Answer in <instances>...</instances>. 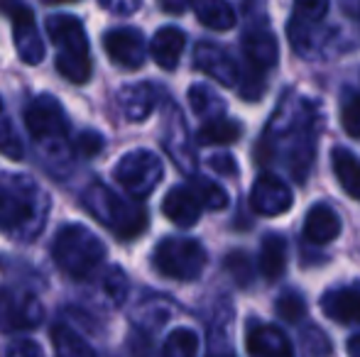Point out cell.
<instances>
[{
  "mask_svg": "<svg viewBox=\"0 0 360 357\" xmlns=\"http://www.w3.org/2000/svg\"><path fill=\"white\" fill-rule=\"evenodd\" d=\"M47 32L59 47L57 72L72 83H86L91 79L89 39L84 25L74 15H52L47 20Z\"/></svg>",
  "mask_w": 360,
  "mask_h": 357,
  "instance_id": "277c9868",
  "label": "cell"
},
{
  "mask_svg": "<svg viewBox=\"0 0 360 357\" xmlns=\"http://www.w3.org/2000/svg\"><path fill=\"white\" fill-rule=\"evenodd\" d=\"M105 10L110 13H120V15H130L140 8V0H98Z\"/></svg>",
  "mask_w": 360,
  "mask_h": 357,
  "instance_id": "8d00e7d4",
  "label": "cell"
},
{
  "mask_svg": "<svg viewBox=\"0 0 360 357\" xmlns=\"http://www.w3.org/2000/svg\"><path fill=\"white\" fill-rule=\"evenodd\" d=\"M199 350V335L189 328H176L162 345L160 357H196Z\"/></svg>",
  "mask_w": 360,
  "mask_h": 357,
  "instance_id": "4316f807",
  "label": "cell"
},
{
  "mask_svg": "<svg viewBox=\"0 0 360 357\" xmlns=\"http://www.w3.org/2000/svg\"><path fill=\"white\" fill-rule=\"evenodd\" d=\"M304 314H307V304H304V296L299 291H285L277 299V316L287 323H299Z\"/></svg>",
  "mask_w": 360,
  "mask_h": 357,
  "instance_id": "f546056e",
  "label": "cell"
},
{
  "mask_svg": "<svg viewBox=\"0 0 360 357\" xmlns=\"http://www.w3.org/2000/svg\"><path fill=\"white\" fill-rule=\"evenodd\" d=\"M103 47L105 54L110 57V62L123 69H140L145 64V39L140 29H110L103 37Z\"/></svg>",
  "mask_w": 360,
  "mask_h": 357,
  "instance_id": "4fadbf2b",
  "label": "cell"
},
{
  "mask_svg": "<svg viewBox=\"0 0 360 357\" xmlns=\"http://www.w3.org/2000/svg\"><path fill=\"white\" fill-rule=\"evenodd\" d=\"M302 348L307 357H328L331 353V343L319 328H307L302 333Z\"/></svg>",
  "mask_w": 360,
  "mask_h": 357,
  "instance_id": "1f68e13d",
  "label": "cell"
},
{
  "mask_svg": "<svg viewBox=\"0 0 360 357\" xmlns=\"http://www.w3.org/2000/svg\"><path fill=\"white\" fill-rule=\"evenodd\" d=\"M316 125L319 118L314 103L285 98L265 128V137L260 140V162L267 164L282 157L287 162L285 167L292 169L294 179H307L316 149Z\"/></svg>",
  "mask_w": 360,
  "mask_h": 357,
  "instance_id": "6da1fadb",
  "label": "cell"
},
{
  "mask_svg": "<svg viewBox=\"0 0 360 357\" xmlns=\"http://www.w3.org/2000/svg\"><path fill=\"white\" fill-rule=\"evenodd\" d=\"M113 177L125 191H130L138 198H145L157 189V184L165 177V164L150 149H133V152L118 159Z\"/></svg>",
  "mask_w": 360,
  "mask_h": 357,
  "instance_id": "8992f818",
  "label": "cell"
},
{
  "mask_svg": "<svg viewBox=\"0 0 360 357\" xmlns=\"http://www.w3.org/2000/svg\"><path fill=\"white\" fill-rule=\"evenodd\" d=\"M201 210H204V206L199 203L194 191L186 189V186H174V189H169V194L162 201V213L174 225H179V228H191V225L199 223Z\"/></svg>",
  "mask_w": 360,
  "mask_h": 357,
  "instance_id": "e0dca14e",
  "label": "cell"
},
{
  "mask_svg": "<svg viewBox=\"0 0 360 357\" xmlns=\"http://www.w3.org/2000/svg\"><path fill=\"white\" fill-rule=\"evenodd\" d=\"M194 15L204 27L226 32L236 25V13L226 0H191Z\"/></svg>",
  "mask_w": 360,
  "mask_h": 357,
  "instance_id": "44dd1931",
  "label": "cell"
},
{
  "mask_svg": "<svg viewBox=\"0 0 360 357\" xmlns=\"http://www.w3.org/2000/svg\"><path fill=\"white\" fill-rule=\"evenodd\" d=\"M348 355H351V357H360V333L353 335V338L348 340Z\"/></svg>",
  "mask_w": 360,
  "mask_h": 357,
  "instance_id": "f35d334b",
  "label": "cell"
},
{
  "mask_svg": "<svg viewBox=\"0 0 360 357\" xmlns=\"http://www.w3.org/2000/svg\"><path fill=\"white\" fill-rule=\"evenodd\" d=\"M84 206L96 220H101L120 240L138 238L147 228L145 206L120 198L115 191H110L108 186L98 184V181H94L84 191Z\"/></svg>",
  "mask_w": 360,
  "mask_h": 357,
  "instance_id": "7a4b0ae2",
  "label": "cell"
},
{
  "mask_svg": "<svg viewBox=\"0 0 360 357\" xmlns=\"http://www.w3.org/2000/svg\"><path fill=\"white\" fill-rule=\"evenodd\" d=\"M52 345L57 357H96L91 345L74 333L69 325H54L52 328Z\"/></svg>",
  "mask_w": 360,
  "mask_h": 357,
  "instance_id": "d4e9b609",
  "label": "cell"
},
{
  "mask_svg": "<svg viewBox=\"0 0 360 357\" xmlns=\"http://www.w3.org/2000/svg\"><path fill=\"white\" fill-rule=\"evenodd\" d=\"M226 271L233 276L238 286H250L252 281V264L245 252H231L226 257Z\"/></svg>",
  "mask_w": 360,
  "mask_h": 357,
  "instance_id": "4dcf8cb0",
  "label": "cell"
},
{
  "mask_svg": "<svg viewBox=\"0 0 360 357\" xmlns=\"http://www.w3.org/2000/svg\"><path fill=\"white\" fill-rule=\"evenodd\" d=\"M52 255L64 274L72 279H86L103 264L105 245L86 225L69 223L54 238Z\"/></svg>",
  "mask_w": 360,
  "mask_h": 357,
  "instance_id": "3957f363",
  "label": "cell"
},
{
  "mask_svg": "<svg viewBox=\"0 0 360 357\" xmlns=\"http://www.w3.org/2000/svg\"><path fill=\"white\" fill-rule=\"evenodd\" d=\"M243 125L238 120L231 118H214L206 120V125L199 130V142L201 144H233L236 140H240Z\"/></svg>",
  "mask_w": 360,
  "mask_h": 357,
  "instance_id": "cb8c5ba5",
  "label": "cell"
},
{
  "mask_svg": "<svg viewBox=\"0 0 360 357\" xmlns=\"http://www.w3.org/2000/svg\"><path fill=\"white\" fill-rule=\"evenodd\" d=\"M287 269V243L282 235H267L260 245V271L267 281H277Z\"/></svg>",
  "mask_w": 360,
  "mask_h": 357,
  "instance_id": "7402d4cb",
  "label": "cell"
},
{
  "mask_svg": "<svg viewBox=\"0 0 360 357\" xmlns=\"http://www.w3.org/2000/svg\"><path fill=\"white\" fill-rule=\"evenodd\" d=\"M44 318V309L32 294L22 289L0 291V330L18 333V330L37 328Z\"/></svg>",
  "mask_w": 360,
  "mask_h": 357,
  "instance_id": "ba28073f",
  "label": "cell"
},
{
  "mask_svg": "<svg viewBox=\"0 0 360 357\" xmlns=\"http://www.w3.org/2000/svg\"><path fill=\"white\" fill-rule=\"evenodd\" d=\"M103 149V137L98 133H81L76 137V152L84 154V157H96V154Z\"/></svg>",
  "mask_w": 360,
  "mask_h": 357,
  "instance_id": "836d02e7",
  "label": "cell"
},
{
  "mask_svg": "<svg viewBox=\"0 0 360 357\" xmlns=\"http://www.w3.org/2000/svg\"><path fill=\"white\" fill-rule=\"evenodd\" d=\"M47 5H62V3H76V0H42Z\"/></svg>",
  "mask_w": 360,
  "mask_h": 357,
  "instance_id": "ab89813d",
  "label": "cell"
},
{
  "mask_svg": "<svg viewBox=\"0 0 360 357\" xmlns=\"http://www.w3.org/2000/svg\"><path fill=\"white\" fill-rule=\"evenodd\" d=\"M341 235V218L326 203H316L304 218V238L314 245H326Z\"/></svg>",
  "mask_w": 360,
  "mask_h": 357,
  "instance_id": "ac0fdd59",
  "label": "cell"
},
{
  "mask_svg": "<svg viewBox=\"0 0 360 357\" xmlns=\"http://www.w3.org/2000/svg\"><path fill=\"white\" fill-rule=\"evenodd\" d=\"M191 191H194V196L199 198V203L206 206V208H211V210H221L228 206V194L221 189V186L214 184V181H209V179H194Z\"/></svg>",
  "mask_w": 360,
  "mask_h": 357,
  "instance_id": "83f0119b",
  "label": "cell"
},
{
  "mask_svg": "<svg viewBox=\"0 0 360 357\" xmlns=\"http://www.w3.org/2000/svg\"><path fill=\"white\" fill-rule=\"evenodd\" d=\"M191 0H160L162 10H167V13H184L186 8H189Z\"/></svg>",
  "mask_w": 360,
  "mask_h": 357,
  "instance_id": "74e56055",
  "label": "cell"
},
{
  "mask_svg": "<svg viewBox=\"0 0 360 357\" xmlns=\"http://www.w3.org/2000/svg\"><path fill=\"white\" fill-rule=\"evenodd\" d=\"M245 348L250 357H294L292 343L277 325H250Z\"/></svg>",
  "mask_w": 360,
  "mask_h": 357,
  "instance_id": "2e32d148",
  "label": "cell"
},
{
  "mask_svg": "<svg viewBox=\"0 0 360 357\" xmlns=\"http://www.w3.org/2000/svg\"><path fill=\"white\" fill-rule=\"evenodd\" d=\"M0 10L10 15L13 20V37L18 54L25 64H39L44 59V44L34 25V15L27 5L18 3V0H0Z\"/></svg>",
  "mask_w": 360,
  "mask_h": 357,
  "instance_id": "9c48e42d",
  "label": "cell"
},
{
  "mask_svg": "<svg viewBox=\"0 0 360 357\" xmlns=\"http://www.w3.org/2000/svg\"><path fill=\"white\" fill-rule=\"evenodd\" d=\"M186 44V34L179 27H162L157 29V34L152 37L150 52L152 59L157 62V67H162L165 72H174L176 64L181 59Z\"/></svg>",
  "mask_w": 360,
  "mask_h": 357,
  "instance_id": "d6986e66",
  "label": "cell"
},
{
  "mask_svg": "<svg viewBox=\"0 0 360 357\" xmlns=\"http://www.w3.org/2000/svg\"><path fill=\"white\" fill-rule=\"evenodd\" d=\"M120 110L130 120H145L155 108V88L150 83H133L118 93Z\"/></svg>",
  "mask_w": 360,
  "mask_h": 357,
  "instance_id": "ffe728a7",
  "label": "cell"
},
{
  "mask_svg": "<svg viewBox=\"0 0 360 357\" xmlns=\"http://www.w3.org/2000/svg\"><path fill=\"white\" fill-rule=\"evenodd\" d=\"M211 169L218 174H223V177H236L238 174V167H236V159L231 157V154H216V157L209 159Z\"/></svg>",
  "mask_w": 360,
  "mask_h": 357,
  "instance_id": "e575fe53",
  "label": "cell"
},
{
  "mask_svg": "<svg viewBox=\"0 0 360 357\" xmlns=\"http://www.w3.org/2000/svg\"><path fill=\"white\" fill-rule=\"evenodd\" d=\"M8 357H42V350L34 340H18L10 345Z\"/></svg>",
  "mask_w": 360,
  "mask_h": 357,
  "instance_id": "d590c367",
  "label": "cell"
},
{
  "mask_svg": "<svg viewBox=\"0 0 360 357\" xmlns=\"http://www.w3.org/2000/svg\"><path fill=\"white\" fill-rule=\"evenodd\" d=\"M152 262H155V269L162 276H169V279L176 281H194L204 271L209 255H206L204 245L199 240L167 238L157 245Z\"/></svg>",
  "mask_w": 360,
  "mask_h": 357,
  "instance_id": "5b68a950",
  "label": "cell"
},
{
  "mask_svg": "<svg viewBox=\"0 0 360 357\" xmlns=\"http://www.w3.org/2000/svg\"><path fill=\"white\" fill-rule=\"evenodd\" d=\"M25 125H27L30 135L37 140L59 137V135L67 133V115H64L57 98L39 95L25 110Z\"/></svg>",
  "mask_w": 360,
  "mask_h": 357,
  "instance_id": "8fae6325",
  "label": "cell"
},
{
  "mask_svg": "<svg viewBox=\"0 0 360 357\" xmlns=\"http://www.w3.org/2000/svg\"><path fill=\"white\" fill-rule=\"evenodd\" d=\"M341 125L351 137H360V95H353L341 108Z\"/></svg>",
  "mask_w": 360,
  "mask_h": 357,
  "instance_id": "d6a6232c",
  "label": "cell"
},
{
  "mask_svg": "<svg viewBox=\"0 0 360 357\" xmlns=\"http://www.w3.org/2000/svg\"><path fill=\"white\" fill-rule=\"evenodd\" d=\"M39 201H44V196L34 191L32 181H25V186H0V228L8 233L25 230V225L30 223L39 228L37 220L42 218Z\"/></svg>",
  "mask_w": 360,
  "mask_h": 357,
  "instance_id": "52a82bcc",
  "label": "cell"
},
{
  "mask_svg": "<svg viewBox=\"0 0 360 357\" xmlns=\"http://www.w3.org/2000/svg\"><path fill=\"white\" fill-rule=\"evenodd\" d=\"M331 162H333V174H336L341 189L351 198L360 201V159L353 152H348V149L338 147L333 149Z\"/></svg>",
  "mask_w": 360,
  "mask_h": 357,
  "instance_id": "603a6c76",
  "label": "cell"
},
{
  "mask_svg": "<svg viewBox=\"0 0 360 357\" xmlns=\"http://www.w3.org/2000/svg\"><path fill=\"white\" fill-rule=\"evenodd\" d=\"M194 64L199 72L211 76L221 86H236L240 81V69H238L236 59L226 52L223 47L211 42H199L194 49Z\"/></svg>",
  "mask_w": 360,
  "mask_h": 357,
  "instance_id": "5bb4252c",
  "label": "cell"
},
{
  "mask_svg": "<svg viewBox=\"0 0 360 357\" xmlns=\"http://www.w3.org/2000/svg\"><path fill=\"white\" fill-rule=\"evenodd\" d=\"M328 15V0H294V20L304 25H321Z\"/></svg>",
  "mask_w": 360,
  "mask_h": 357,
  "instance_id": "f1b7e54d",
  "label": "cell"
},
{
  "mask_svg": "<svg viewBox=\"0 0 360 357\" xmlns=\"http://www.w3.org/2000/svg\"><path fill=\"white\" fill-rule=\"evenodd\" d=\"M243 52L248 59V72L265 76L270 69H275L277 59H280V44H277L270 25L262 20L252 22L243 34Z\"/></svg>",
  "mask_w": 360,
  "mask_h": 357,
  "instance_id": "30bf717a",
  "label": "cell"
},
{
  "mask_svg": "<svg viewBox=\"0 0 360 357\" xmlns=\"http://www.w3.org/2000/svg\"><path fill=\"white\" fill-rule=\"evenodd\" d=\"M294 194L289 189V184L285 179L275 177V174H260L252 184L250 191V206L257 210L260 215H282L292 208Z\"/></svg>",
  "mask_w": 360,
  "mask_h": 357,
  "instance_id": "7c38bea8",
  "label": "cell"
},
{
  "mask_svg": "<svg viewBox=\"0 0 360 357\" xmlns=\"http://www.w3.org/2000/svg\"><path fill=\"white\" fill-rule=\"evenodd\" d=\"M189 103L194 108V113L199 118H206V120H214V118H221L226 113V103L223 98L211 90L209 86H191L189 90Z\"/></svg>",
  "mask_w": 360,
  "mask_h": 357,
  "instance_id": "484cf974",
  "label": "cell"
},
{
  "mask_svg": "<svg viewBox=\"0 0 360 357\" xmlns=\"http://www.w3.org/2000/svg\"><path fill=\"white\" fill-rule=\"evenodd\" d=\"M321 311L333 323H360V286H338L326 291L321 296Z\"/></svg>",
  "mask_w": 360,
  "mask_h": 357,
  "instance_id": "9a60e30c",
  "label": "cell"
}]
</instances>
